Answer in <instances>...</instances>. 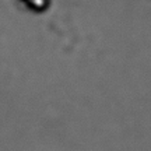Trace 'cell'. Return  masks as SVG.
Instances as JSON below:
<instances>
[]
</instances>
